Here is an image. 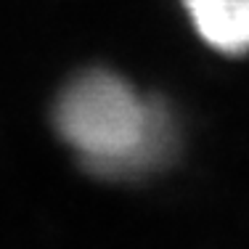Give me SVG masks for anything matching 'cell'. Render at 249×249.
I'll return each mask as SVG.
<instances>
[{
  "instance_id": "2",
  "label": "cell",
  "mask_w": 249,
  "mask_h": 249,
  "mask_svg": "<svg viewBox=\"0 0 249 249\" xmlns=\"http://www.w3.org/2000/svg\"><path fill=\"white\" fill-rule=\"evenodd\" d=\"M194 29L225 56L249 53V0H180Z\"/></svg>"
},
{
  "instance_id": "1",
  "label": "cell",
  "mask_w": 249,
  "mask_h": 249,
  "mask_svg": "<svg viewBox=\"0 0 249 249\" xmlns=\"http://www.w3.org/2000/svg\"><path fill=\"white\" fill-rule=\"evenodd\" d=\"M53 120L80 162L106 178L154 173L178 146L170 106L109 69L77 74L58 96Z\"/></svg>"
}]
</instances>
